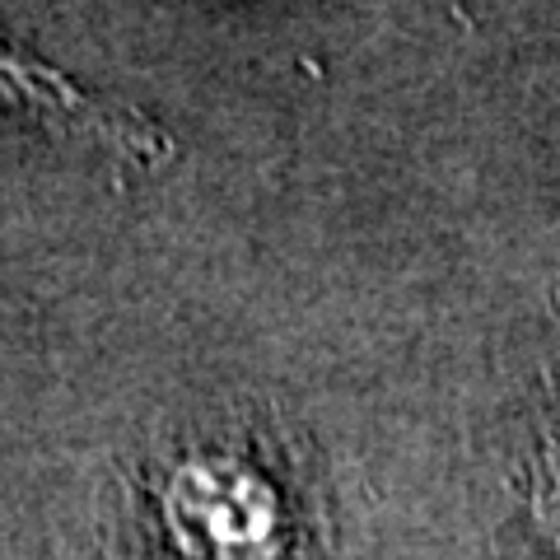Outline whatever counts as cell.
I'll return each instance as SVG.
<instances>
[{
	"mask_svg": "<svg viewBox=\"0 0 560 560\" xmlns=\"http://www.w3.org/2000/svg\"><path fill=\"white\" fill-rule=\"evenodd\" d=\"M0 103H5V108L51 117V121H70L75 131L94 136L113 150H136V154L150 150V136L140 131L136 121L103 108V103L84 94L80 84H70L61 70L33 61L28 51H14L10 43H0Z\"/></svg>",
	"mask_w": 560,
	"mask_h": 560,
	"instance_id": "6da1fadb",
	"label": "cell"
}]
</instances>
